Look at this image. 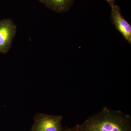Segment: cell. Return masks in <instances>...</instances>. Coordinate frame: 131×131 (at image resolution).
<instances>
[{"mask_svg":"<svg viewBox=\"0 0 131 131\" xmlns=\"http://www.w3.org/2000/svg\"><path fill=\"white\" fill-rule=\"evenodd\" d=\"M43 4L47 7L58 13L68 12L71 7L75 0H42Z\"/></svg>","mask_w":131,"mask_h":131,"instance_id":"5","label":"cell"},{"mask_svg":"<svg viewBox=\"0 0 131 131\" xmlns=\"http://www.w3.org/2000/svg\"><path fill=\"white\" fill-rule=\"evenodd\" d=\"M64 129L65 131H80L78 125H76L72 127H69L67 126H65Z\"/></svg>","mask_w":131,"mask_h":131,"instance_id":"6","label":"cell"},{"mask_svg":"<svg viewBox=\"0 0 131 131\" xmlns=\"http://www.w3.org/2000/svg\"><path fill=\"white\" fill-rule=\"evenodd\" d=\"M109 4V5L111 7H112L114 5H115V0H105Z\"/></svg>","mask_w":131,"mask_h":131,"instance_id":"7","label":"cell"},{"mask_svg":"<svg viewBox=\"0 0 131 131\" xmlns=\"http://www.w3.org/2000/svg\"><path fill=\"white\" fill-rule=\"evenodd\" d=\"M16 31V26L11 19L0 20V53L6 54L9 51Z\"/></svg>","mask_w":131,"mask_h":131,"instance_id":"3","label":"cell"},{"mask_svg":"<svg viewBox=\"0 0 131 131\" xmlns=\"http://www.w3.org/2000/svg\"><path fill=\"white\" fill-rule=\"evenodd\" d=\"M78 126L80 131H131V117L105 106Z\"/></svg>","mask_w":131,"mask_h":131,"instance_id":"1","label":"cell"},{"mask_svg":"<svg viewBox=\"0 0 131 131\" xmlns=\"http://www.w3.org/2000/svg\"><path fill=\"white\" fill-rule=\"evenodd\" d=\"M61 115L38 114L34 118V123L30 131H65L62 125Z\"/></svg>","mask_w":131,"mask_h":131,"instance_id":"2","label":"cell"},{"mask_svg":"<svg viewBox=\"0 0 131 131\" xmlns=\"http://www.w3.org/2000/svg\"><path fill=\"white\" fill-rule=\"evenodd\" d=\"M38 1H39L40 2L42 3H43V1H42V0H38Z\"/></svg>","mask_w":131,"mask_h":131,"instance_id":"8","label":"cell"},{"mask_svg":"<svg viewBox=\"0 0 131 131\" xmlns=\"http://www.w3.org/2000/svg\"><path fill=\"white\" fill-rule=\"evenodd\" d=\"M111 8V18L113 24L124 38L131 44V25L124 19L118 6L115 4Z\"/></svg>","mask_w":131,"mask_h":131,"instance_id":"4","label":"cell"}]
</instances>
